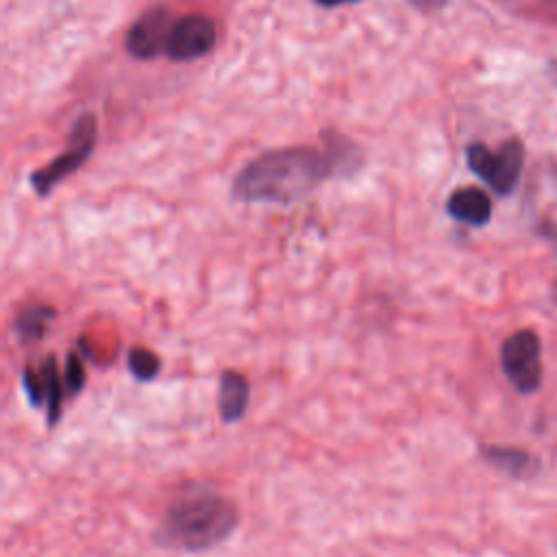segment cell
<instances>
[{"label": "cell", "instance_id": "cell-1", "mask_svg": "<svg viewBox=\"0 0 557 557\" xmlns=\"http://www.w3.org/2000/svg\"><path fill=\"white\" fill-rule=\"evenodd\" d=\"M339 157L313 148H283L250 161L233 181V196L242 202L287 205L311 194L335 172Z\"/></svg>", "mask_w": 557, "mask_h": 557}, {"label": "cell", "instance_id": "cell-2", "mask_svg": "<svg viewBox=\"0 0 557 557\" xmlns=\"http://www.w3.org/2000/svg\"><path fill=\"white\" fill-rule=\"evenodd\" d=\"M239 524L237 505L205 485L176 494L163 511L154 542L170 550L200 553L220 546Z\"/></svg>", "mask_w": 557, "mask_h": 557}, {"label": "cell", "instance_id": "cell-3", "mask_svg": "<svg viewBox=\"0 0 557 557\" xmlns=\"http://www.w3.org/2000/svg\"><path fill=\"white\" fill-rule=\"evenodd\" d=\"M96 137H98L96 117L91 113L81 115L70 131V137H67L70 141H67L65 150L57 159H52L50 163H46L44 168H39L30 174V187L35 189V194L44 198L61 181H65L70 174H74L89 159Z\"/></svg>", "mask_w": 557, "mask_h": 557}, {"label": "cell", "instance_id": "cell-4", "mask_svg": "<svg viewBox=\"0 0 557 557\" xmlns=\"http://www.w3.org/2000/svg\"><path fill=\"white\" fill-rule=\"evenodd\" d=\"M500 368L516 392L529 396L544 379L542 342L533 329H518L500 344Z\"/></svg>", "mask_w": 557, "mask_h": 557}, {"label": "cell", "instance_id": "cell-5", "mask_svg": "<svg viewBox=\"0 0 557 557\" xmlns=\"http://www.w3.org/2000/svg\"><path fill=\"white\" fill-rule=\"evenodd\" d=\"M466 159L468 168L479 178H483L496 194L507 196L518 185L524 163V148L518 139H509L496 150H490L483 144H472L466 150Z\"/></svg>", "mask_w": 557, "mask_h": 557}, {"label": "cell", "instance_id": "cell-6", "mask_svg": "<svg viewBox=\"0 0 557 557\" xmlns=\"http://www.w3.org/2000/svg\"><path fill=\"white\" fill-rule=\"evenodd\" d=\"M22 389L28 398V403L39 409H46V422L52 429L61 418V405L65 398L63 387V374H59L54 355H48L39 368H24L20 376Z\"/></svg>", "mask_w": 557, "mask_h": 557}, {"label": "cell", "instance_id": "cell-7", "mask_svg": "<svg viewBox=\"0 0 557 557\" xmlns=\"http://www.w3.org/2000/svg\"><path fill=\"white\" fill-rule=\"evenodd\" d=\"M215 44V24L211 17L191 13L174 22L168 39V57L174 61H194L205 57Z\"/></svg>", "mask_w": 557, "mask_h": 557}, {"label": "cell", "instance_id": "cell-8", "mask_svg": "<svg viewBox=\"0 0 557 557\" xmlns=\"http://www.w3.org/2000/svg\"><path fill=\"white\" fill-rule=\"evenodd\" d=\"M172 17L168 9L154 7L146 11L126 35V50L137 59H152L168 50V39L172 33Z\"/></svg>", "mask_w": 557, "mask_h": 557}, {"label": "cell", "instance_id": "cell-9", "mask_svg": "<svg viewBox=\"0 0 557 557\" xmlns=\"http://www.w3.org/2000/svg\"><path fill=\"white\" fill-rule=\"evenodd\" d=\"M250 383L237 370H224L218 379V413L224 424H235L246 416Z\"/></svg>", "mask_w": 557, "mask_h": 557}, {"label": "cell", "instance_id": "cell-10", "mask_svg": "<svg viewBox=\"0 0 557 557\" xmlns=\"http://www.w3.org/2000/svg\"><path fill=\"white\" fill-rule=\"evenodd\" d=\"M481 457L494 466L496 470H500L503 474L511 476V479H529L537 472L540 468V459L518 446H500V444H481L479 446Z\"/></svg>", "mask_w": 557, "mask_h": 557}, {"label": "cell", "instance_id": "cell-11", "mask_svg": "<svg viewBox=\"0 0 557 557\" xmlns=\"http://www.w3.org/2000/svg\"><path fill=\"white\" fill-rule=\"evenodd\" d=\"M446 211L457 222L483 226L492 218V200L479 187H459L446 200Z\"/></svg>", "mask_w": 557, "mask_h": 557}, {"label": "cell", "instance_id": "cell-12", "mask_svg": "<svg viewBox=\"0 0 557 557\" xmlns=\"http://www.w3.org/2000/svg\"><path fill=\"white\" fill-rule=\"evenodd\" d=\"M54 318H57V311L50 305H44V302L26 305L17 311V315L13 320L15 335L20 337L22 344L39 342L46 335V331Z\"/></svg>", "mask_w": 557, "mask_h": 557}, {"label": "cell", "instance_id": "cell-13", "mask_svg": "<svg viewBox=\"0 0 557 557\" xmlns=\"http://www.w3.org/2000/svg\"><path fill=\"white\" fill-rule=\"evenodd\" d=\"M126 368L128 372L137 379V381H154L161 372V359L159 355H154L150 348H144V346H135L128 350V357H126Z\"/></svg>", "mask_w": 557, "mask_h": 557}, {"label": "cell", "instance_id": "cell-14", "mask_svg": "<svg viewBox=\"0 0 557 557\" xmlns=\"http://www.w3.org/2000/svg\"><path fill=\"white\" fill-rule=\"evenodd\" d=\"M85 381H87V374H85V366H83V359L76 355V352H67L65 357V368H63V387H65V396L67 398H74L83 392L85 387Z\"/></svg>", "mask_w": 557, "mask_h": 557}, {"label": "cell", "instance_id": "cell-15", "mask_svg": "<svg viewBox=\"0 0 557 557\" xmlns=\"http://www.w3.org/2000/svg\"><path fill=\"white\" fill-rule=\"evenodd\" d=\"M416 7H420V9H424V11H435V9H440V7H444L446 4V0H411Z\"/></svg>", "mask_w": 557, "mask_h": 557}, {"label": "cell", "instance_id": "cell-16", "mask_svg": "<svg viewBox=\"0 0 557 557\" xmlns=\"http://www.w3.org/2000/svg\"><path fill=\"white\" fill-rule=\"evenodd\" d=\"M320 7H342V4H355L359 0H313Z\"/></svg>", "mask_w": 557, "mask_h": 557}]
</instances>
